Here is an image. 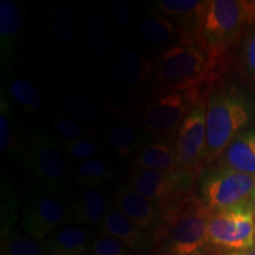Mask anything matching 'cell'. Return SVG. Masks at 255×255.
<instances>
[{
    "label": "cell",
    "instance_id": "obj_9",
    "mask_svg": "<svg viewBox=\"0 0 255 255\" xmlns=\"http://www.w3.org/2000/svg\"><path fill=\"white\" fill-rule=\"evenodd\" d=\"M175 146L180 170L193 177L202 173L207 149L206 103L195 105L188 113L177 131Z\"/></svg>",
    "mask_w": 255,
    "mask_h": 255
},
{
    "label": "cell",
    "instance_id": "obj_16",
    "mask_svg": "<svg viewBox=\"0 0 255 255\" xmlns=\"http://www.w3.org/2000/svg\"><path fill=\"white\" fill-rule=\"evenodd\" d=\"M101 234L119 239L135 254H145L149 248L154 246V240L150 233L137 227L131 220L128 219L116 207L108 212L102 223Z\"/></svg>",
    "mask_w": 255,
    "mask_h": 255
},
{
    "label": "cell",
    "instance_id": "obj_21",
    "mask_svg": "<svg viewBox=\"0 0 255 255\" xmlns=\"http://www.w3.org/2000/svg\"><path fill=\"white\" fill-rule=\"evenodd\" d=\"M151 72V64L133 51H124L115 60V78L124 87H136L142 84L149 78Z\"/></svg>",
    "mask_w": 255,
    "mask_h": 255
},
{
    "label": "cell",
    "instance_id": "obj_39",
    "mask_svg": "<svg viewBox=\"0 0 255 255\" xmlns=\"http://www.w3.org/2000/svg\"><path fill=\"white\" fill-rule=\"evenodd\" d=\"M85 255H87V254H85Z\"/></svg>",
    "mask_w": 255,
    "mask_h": 255
},
{
    "label": "cell",
    "instance_id": "obj_19",
    "mask_svg": "<svg viewBox=\"0 0 255 255\" xmlns=\"http://www.w3.org/2000/svg\"><path fill=\"white\" fill-rule=\"evenodd\" d=\"M90 247V233L79 226L58 228L46 239L47 255H85Z\"/></svg>",
    "mask_w": 255,
    "mask_h": 255
},
{
    "label": "cell",
    "instance_id": "obj_33",
    "mask_svg": "<svg viewBox=\"0 0 255 255\" xmlns=\"http://www.w3.org/2000/svg\"><path fill=\"white\" fill-rule=\"evenodd\" d=\"M94 255H135L122 241L110 235H102L91 244Z\"/></svg>",
    "mask_w": 255,
    "mask_h": 255
},
{
    "label": "cell",
    "instance_id": "obj_1",
    "mask_svg": "<svg viewBox=\"0 0 255 255\" xmlns=\"http://www.w3.org/2000/svg\"><path fill=\"white\" fill-rule=\"evenodd\" d=\"M212 214L213 210L191 189L178 195L161 210V219L151 234L158 255H190L206 251Z\"/></svg>",
    "mask_w": 255,
    "mask_h": 255
},
{
    "label": "cell",
    "instance_id": "obj_34",
    "mask_svg": "<svg viewBox=\"0 0 255 255\" xmlns=\"http://www.w3.org/2000/svg\"><path fill=\"white\" fill-rule=\"evenodd\" d=\"M244 60L251 77L255 82V23L245 34Z\"/></svg>",
    "mask_w": 255,
    "mask_h": 255
},
{
    "label": "cell",
    "instance_id": "obj_10",
    "mask_svg": "<svg viewBox=\"0 0 255 255\" xmlns=\"http://www.w3.org/2000/svg\"><path fill=\"white\" fill-rule=\"evenodd\" d=\"M66 218L68 209L62 201L36 186L25 203L21 226L30 238L44 240L60 226L66 225Z\"/></svg>",
    "mask_w": 255,
    "mask_h": 255
},
{
    "label": "cell",
    "instance_id": "obj_5",
    "mask_svg": "<svg viewBox=\"0 0 255 255\" xmlns=\"http://www.w3.org/2000/svg\"><path fill=\"white\" fill-rule=\"evenodd\" d=\"M27 169L50 193L62 194L69 186L65 152L46 130L37 129L27 135Z\"/></svg>",
    "mask_w": 255,
    "mask_h": 255
},
{
    "label": "cell",
    "instance_id": "obj_35",
    "mask_svg": "<svg viewBox=\"0 0 255 255\" xmlns=\"http://www.w3.org/2000/svg\"><path fill=\"white\" fill-rule=\"evenodd\" d=\"M109 7L111 13L116 21H119L121 25H129L132 20V13L130 6L124 0H110Z\"/></svg>",
    "mask_w": 255,
    "mask_h": 255
},
{
    "label": "cell",
    "instance_id": "obj_37",
    "mask_svg": "<svg viewBox=\"0 0 255 255\" xmlns=\"http://www.w3.org/2000/svg\"><path fill=\"white\" fill-rule=\"evenodd\" d=\"M251 202H252V205H253V208H254V210H255V190H254V193L252 194V197H251Z\"/></svg>",
    "mask_w": 255,
    "mask_h": 255
},
{
    "label": "cell",
    "instance_id": "obj_2",
    "mask_svg": "<svg viewBox=\"0 0 255 255\" xmlns=\"http://www.w3.org/2000/svg\"><path fill=\"white\" fill-rule=\"evenodd\" d=\"M228 53H220L197 44H178L159 56L158 81L165 91H197L208 97L216 82L229 69Z\"/></svg>",
    "mask_w": 255,
    "mask_h": 255
},
{
    "label": "cell",
    "instance_id": "obj_26",
    "mask_svg": "<svg viewBox=\"0 0 255 255\" xmlns=\"http://www.w3.org/2000/svg\"><path fill=\"white\" fill-rule=\"evenodd\" d=\"M113 177V168L108 162L102 159H88L78 165L76 178L81 187L95 189Z\"/></svg>",
    "mask_w": 255,
    "mask_h": 255
},
{
    "label": "cell",
    "instance_id": "obj_27",
    "mask_svg": "<svg viewBox=\"0 0 255 255\" xmlns=\"http://www.w3.org/2000/svg\"><path fill=\"white\" fill-rule=\"evenodd\" d=\"M87 37L89 47L100 56H107L110 52L109 28L101 14H89L87 19Z\"/></svg>",
    "mask_w": 255,
    "mask_h": 255
},
{
    "label": "cell",
    "instance_id": "obj_30",
    "mask_svg": "<svg viewBox=\"0 0 255 255\" xmlns=\"http://www.w3.org/2000/svg\"><path fill=\"white\" fill-rule=\"evenodd\" d=\"M51 32L55 39L62 45H69L75 39V21L71 12L60 6L55 11L51 21Z\"/></svg>",
    "mask_w": 255,
    "mask_h": 255
},
{
    "label": "cell",
    "instance_id": "obj_24",
    "mask_svg": "<svg viewBox=\"0 0 255 255\" xmlns=\"http://www.w3.org/2000/svg\"><path fill=\"white\" fill-rule=\"evenodd\" d=\"M6 91H7L6 95L9 96L12 101L20 105L27 113H36L41 108L39 90L36 85L26 79L9 76L6 82Z\"/></svg>",
    "mask_w": 255,
    "mask_h": 255
},
{
    "label": "cell",
    "instance_id": "obj_32",
    "mask_svg": "<svg viewBox=\"0 0 255 255\" xmlns=\"http://www.w3.org/2000/svg\"><path fill=\"white\" fill-rule=\"evenodd\" d=\"M64 152L69 158L73 161H88L96 154H98L102 150V146L100 143L91 137L88 138H82L75 142L69 143H60Z\"/></svg>",
    "mask_w": 255,
    "mask_h": 255
},
{
    "label": "cell",
    "instance_id": "obj_22",
    "mask_svg": "<svg viewBox=\"0 0 255 255\" xmlns=\"http://www.w3.org/2000/svg\"><path fill=\"white\" fill-rule=\"evenodd\" d=\"M105 141L111 150L121 157L136 154L144 144L145 136L141 130L129 126H116L105 131Z\"/></svg>",
    "mask_w": 255,
    "mask_h": 255
},
{
    "label": "cell",
    "instance_id": "obj_18",
    "mask_svg": "<svg viewBox=\"0 0 255 255\" xmlns=\"http://www.w3.org/2000/svg\"><path fill=\"white\" fill-rule=\"evenodd\" d=\"M220 167L255 176V131L247 130L229 143L220 156Z\"/></svg>",
    "mask_w": 255,
    "mask_h": 255
},
{
    "label": "cell",
    "instance_id": "obj_15",
    "mask_svg": "<svg viewBox=\"0 0 255 255\" xmlns=\"http://www.w3.org/2000/svg\"><path fill=\"white\" fill-rule=\"evenodd\" d=\"M23 14L12 0L0 1V64L5 71L15 62L20 41Z\"/></svg>",
    "mask_w": 255,
    "mask_h": 255
},
{
    "label": "cell",
    "instance_id": "obj_13",
    "mask_svg": "<svg viewBox=\"0 0 255 255\" xmlns=\"http://www.w3.org/2000/svg\"><path fill=\"white\" fill-rule=\"evenodd\" d=\"M115 207L142 231L152 234L161 219V210L138 193L131 184H123L117 191Z\"/></svg>",
    "mask_w": 255,
    "mask_h": 255
},
{
    "label": "cell",
    "instance_id": "obj_20",
    "mask_svg": "<svg viewBox=\"0 0 255 255\" xmlns=\"http://www.w3.org/2000/svg\"><path fill=\"white\" fill-rule=\"evenodd\" d=\"M133 168L159 171L178 170L175 141L157 139L145 145L133 159Z\"/></svg>",
    "mask_w": 255,
    "mask_h": 255
},
{
    "label": "cell",
    "instance_id": "obj_29",
    "mask_svg": "<svg viewBox=\"0 0 255 255\" xmlns=\"http://www.w3.org/2000/svg\"><path fill=\"white\" fill-rule=\"evenodd\" d=\"M53 130H55L62 143L75 142L82 138H88L94 135L95 131L78 121L66 115L58 114L53 117L52 121Z\"/></svg>",
    "mask_w": 255,
    "mask_h": 255
},
{
    "label": "cell",
    "instance_id": "obj_36",
    "mask_svg": "<svg viewBox=\"0 0 255 255\" xmlns=\"http://www.w3.org/2000/svg\"><path fill=\"white\" fill-rule=\"evenodd\" d=\"M226 255H255V247L250 248V250H245V251L228 252Z\"/></svg>",
    "mask_w": 255,
    "mask_h": 255
},
{
    "label": "cell",
    "instance_id": "obj_25",
    "mask_svg": "<svg viewBox=\"0 0 255 255\" xmlns=\"http://www.w3.org/2000/svg\"><path fill=\"white\" fill-rule=\"evenodd\" d=\"M63 110L79 122L92 123L100 120L101 111L94 101L77 92H68L60 98Z\"/></svg>",
    "mask_w": 255,
    "mask_h": 255
},
{
    "label": "cell",
    "instance_id": "obj_3",
    "mask_svg": "<svg viewBox=\"0 0 255 255\" xmlns=\"http://www.w3.org/2000/svg\"><path fill=\"white\" fill-rule=\"evenodd\" d=\"M255 117V104L234 87L209 92L206 102L207 149L205 165L219 158Z\"/></svg>",
    "mask_w": 255,
    "mask_h": 255
},
{
    "label": "cell",
    "instance_id": "obj_7",
    "mask_svg": "<svg viewBox=\"0 0 255 255\" xmlns=\"http://www.w3.org/2000/svg\"><path fill=\"white\" fill-rule=\"evenodd\" d=\"M200 189L203 203L215 212L251 200L255 176L218 165L201 173Z\"/></svg>",
    "mask_w": 255,
    "mask_h": 255
},
{
    "label": "cell",
    "instance_id": "obj_11",
    "mask_svg": "<svg viewBox=\"0 0 255 255\" xmlns=\"http://www.w3.org/2000/svg\"><path fill=\"white\" fill-rule=\"evenodd\" d=\"M194 178L182 170L159 171L133 168L131 186L162 210L178 195L190 190Z\"/></svg>",
    "mask_w": 255,
    "mask_h": 255
},
{
    "label": "cell",
    "instance_id": "obj_23",
    "mask_svg": "<svg viewBox=\"0 0 255 255\" xmlns=\"http://www.w3.org/2000/svg\"><path fill=\"white\" fill-rule=\"evenodd\" d=\"M139 31L149 43L157 46H163L178 36L175 24L163 14H146L139 23Z\"/></svg>",
    "mask_w": 255,
    "mask_h": 255
},
{
    "label": "cell",
    "instance_id": "obj_14",
    "mask_svg": "<svg viewBox=\"0 0 255 255\" xmlns=\"http://www.w3.org/2000/svg\"><path fill=\"white\" fill-rule=\"evenodd\" d=\"M207 1L159 0L158 6L177 28L180 44H196L197 30Z\"/></svg>",
    "mask_w": 255,
    "mask_h": 255
},
{
    "label": "cell",
    "instance_id": "obj_4",
    "mask_svg": "<svg viewBox=\"0 0 255 255\" xmlns=\"http://www.w3.org/2000/svg\"><path fill=\"white\" fill-rule=\"evenodd\" d=\"M255 23V1L209 0L201 17L196 44L228 53Z\"/></svg>",
    "mask_w": 255,
    "mask_h": 255
},
{
    "label": "cell",
    "instance_id": "obj_6",
    "mask_svg": "<svg viewBox=\"0 0 255 255\" xmlns=\"http://www.w3.org/2000/svg\"><path fill=\"white\" fill-rule=\"evenodd\" d=\"M208 242L227 253L255 247V210L251 200L213 212Z\"/></svg>",
    "mask_w": 255,
    "mask_h": 255
},
{
    "label": "cell",
    "instance_id": "obj_28",
    "mask_svg": "<svg viewBox=\"0 0 255 255\" xmlns=\"http://www.w3.org/2000/svg\"><path fill=\"white\" fill-rule=\"evenodd\" d=\"M1 255H47L45 246L34 239L11 231L2 242Z\"/></svg>",
    "mask_w": 255,
    "mask_h": 255
},
{
    "label": "cell",
    "instance_id": "obj_31",
    "mask_svg": "<svg viewBox=\"0 0 255 255\" xmlns=\"http://www.w3.org/2000/svg\"><path fill=\"white\" fill-rule=\"evenodd\" d=\"M15 201L14 190L7 177H2L1 182V233L6 237L11 232L12 223L15 215Z\"/></svg>",
    "mask_w": 255,
    "mask_h": 255
},
{
    "label": "cell",
    "instance_id": "obj_8",
    "mask_svg": "<svg viewBox=\"0 0 255 255\" xmlns=\"http://www.w3.org/2000/svg\"><path fill=\"white\" fill-rule=\"evenodd\" d=\"M201 103L203 102L191 91H165L146 104L142 115V124L146 131L157 139L176 138L188 113Z\"/></svg>",
    "mask_w": 255,
    "mask_h": 255
},
{
    "label": "cell",
    "instance_id": "obj_38",
    "mask_svg": "<svg viewBox=\"0 0 255 255\" xmlns=\"http://www.w3.org/2000/svg\"><path fill=\"white\" fill-rule=\"evenodd\" d=\"M190 255H210V254H209V252H207V251H203V252H200V253L190 254Z\"/></svg>",
    "mask_w": 255,
    "mask_h": 255
},
{
    "label": "cell",
    "instance_id": "obj_12",
    "mask_svg": "<svg viewBox=\"0 0 255 255\" xmlns=\"http://www.w3.org/2000/svg\"><path fill=\"white\" fill-rule=\"evenodd\" d=\"M0 150L27 169V137L2 89L0 94Z\"/></svg>",
    "mask_w": 255,
    "mask_h": 255
},
{
    "label": "cell",
    "instance_id": "obj_17",
    "mask_svg": "<svg viewBox=\"0 0 255 255\" xmlns=\"http://www.w3.org/2000/svg\"><path fill=\"white\" fill-rule=\"evenodd\" d=\"M68 209L66 223L75 226H95L103 223L108 214V202L104 193L97 189H87L73 196Z\"/></svg>",
    "mask_w": 255,
    "mask_h": 255
}]
</instances>
